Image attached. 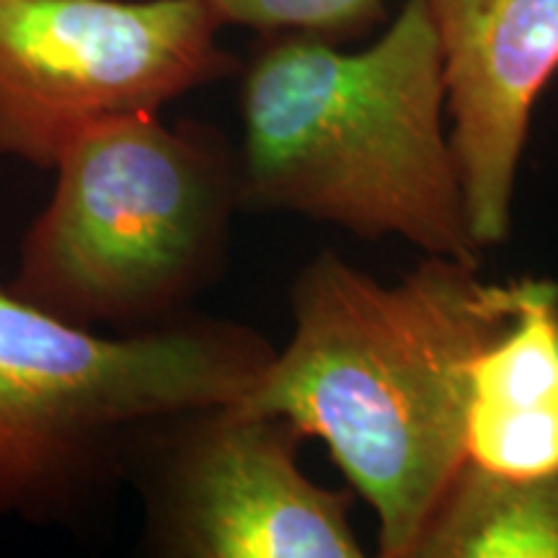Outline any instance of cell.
Returning a JSON list of instances; mask_svg holds the SVG:
<instances>
[{"label":"cell","instance_id":"cell-1","mask_svg":"<svg viewBox=\"0 0 558 558\" xmlns=\"http://www.w3.org/2000/svg\"><path fill=\"white\" fill-rule=\"evenodd\" d=\"M481 262L424 256L396 284L333 251L290 290L292 337L239 401L331 452L378 518V550L411 558L465 463L476 354L518 313L530 279L492 282Z\"/></svg>","mask_w":558,"mask_h":558},{"label":"cell","instance_id":"cell-2","mask_svg":"<svg viewBox=\"0 0 558 558\" xmlns=\"http://www.w3.org/2000/svg\"><path fill=\"white\" fill-rule=\"evenodd\" d=\"M241 120L243 209L481 262L427 0H407L357 52L311 34H269L243 75Z\"/></svg>","mask_w":558,"mask_h":558},{"label":"cell","instance_id":"cell-3","mask_svg":"<svg viewBox=\"0 0 558 558\" xmlns=\"http://www.w3.org/2000/svg\"><path fill=\"white\" fill-rule=\"evenodd\" d=\"M19 246L13 295L83 329L177 324L220 277L243 209L241 160L218 132L158 111L111 117L70 140Z\"/></svg>","mask_w":558,"mask_h":558},{"label":"cell","instance_id":"cell-4","mask_svg":"<svg viewBox=\"0 0 558 558\" xmlns=\"http://www.w3.org/2000/svg\"><path fill=\"white\" fill-rule=\"evenodd\" d=\"M277 349L190 313L107 333L0 288V518L73 520L128 476L135 439L181 411L241 401Z\"/></svg>","mask_w":558,"mask_h":558},{"label":"cell","instance_id":"cell-5","mask_svg":"<svg viewBox=\"0 0 558 558\" xmlns=\"http://www.w3.org/2000/svg\"><path fill=\"white\" fill-rule=\"evenodd\" d=\"M220 26L207 0H0V156L54 169L90 124L222 78Z\"/></svg>","mask_w":558,"mask_h":558},{"label":"cell","instance_id":"cell-6","mask_svg":"<svg viewBox=\"0 0 558 558\" xmlns=\"http://www.w3.org/2000/svg\"><path fill=\"white\" fill-rule=\"evenodd\" d=\"M303 435L239 401L140 432L128 476L143 494L145 548L163 558H360L352 494L308 478Z\"/></svg>","mask_w":558,"mask_h":558},{"label":"cell","instance_id":"cell-7","mask_svg":"<svg viewBox=\"0 0 558 558\" xmlns=\"http://www.w3.org/2000/svg\"><path fill=\"white\" fill-rule=\"evenodd\" d=\"M450 140L481 248L509 235L535 104L558 73V0H427Z\"/></svg>","mask_w":558,"mask_h":558},{"label":"cell","instance_id":"cell-8","mask_svg":"<svg viewBox=\"0 0 558 558\" xmlns=\"http://www.w3.org/2000/svg\"><path fill=\"white\" fill-rule=\"evenodd\" d=\"M465 460L505 478L558 471V284L530 279L518 313L473 360Z\"/></svg>","mask_w":558,"mask_h":558},{"label":"cell","instance_id":"cell-9","mask_svg":"<svg viewBox=\"0 0 558 558\" xmlns=\"http://www.w3.org/2000/svg\"><path fill=\"white\" fill-rule=\"evenodd\" d=\"M411 558H558V471L505 478L465 460Z\"/></svg>","mask_w":558,"mask_h":558},{"label":"cell","instance_id":"cell-10","mask_svg":"<svg viewBox=\"0 0 558 558\" xmlns=\"http://www.w3.org/2000/svg\"><path fill=\"white\" fill-rule=\"evenodd\" d=\"M222 24L339 41L378 24L386 0H207Z\"/></svg>","mask_w":558,"mask_h":558}]
</instances>
